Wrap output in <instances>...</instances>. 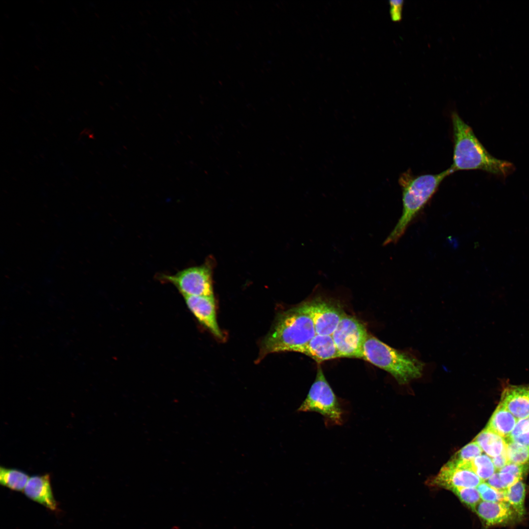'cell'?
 <instances>
[{
    "instance_id": "6da1fadb",
    "label": "cell",
    "mask_w": 529,
    "mask_h": 529,
    "mask_svg": "<svg viewBox=\"0 0 529 529\" xmlns=\"http://www.w3.org/2000/svg\"><path fill=\"white\" fill-rule=\"evenodd\" d=\"M454 149L450 168L459 170H481L506 177L515 170L511 163L492 156L476 136L472 128L456 112L451 114Z\"/></svg>"
},
{
    "instance_id": "7a4b0ae2",
    "label": "cell",
    "mask_w": 529,
    "mask_h": 529,
    "mask_svg": "<svg viewBox=\"0 0 529 529\" xmlns=\"http://www.w3.org/2000/svg\"><path fill=\"white\" fill-rule=\"evenodd\" d=\"M315 335L312 318L303 302L278 314L262 342L259 359L270 353L295 352Z\"/></svg>"
},
{
    "instance_id": "3957f363",
    "label": "cell",
    "mask_w": 529,
    "mask_h": 529,
    "mask_svg": "<svg viewBox=\"0 0 529 529\" xmlns=\"http://www.w3.org/2000/svg\"><path fill=\"white\" fill-rule=\"evenodd\" d=\"M454 172L449 168L436 174L414 175L408 170L401 175L399 182L402 190L403 212L397 224L384 241V245L395 243L401 238L444 179Z\"/></svg>"
},
{
    "instance_id": "277c9868",
    "label": "cell",
    "mask_w": 529,
    "mask_h": 529,
    "mask_svg": "<svg viewBox=\"0 0 529 529\" xmlns=\"http://www.w3.org/2000/svg\"><path fill=\"white\" fill-rule=\"evenodd\" d=\"M362 360L389 373L400 385L420 378L425 363L412 354L394 348L369 334Z\"/></svg>"
},
{
    "instance_id": "5b68a950",
    "label": "cell",
    "mask_w": 529,
    "mask_h": 529,
    "mask_svg": "<svg viewBox=\"0 0 529 529\" xmlns=\"http://www.w3.org/2000/svg\"><path fill=\"white\" fill-rule=\"evenodd\" d=\"M298 412H315L321 414L326 427L341 425L344 410L340 401L319 367L315 379Z\"/></svg>"
},
{
    "instance_id": "8992f818",
    "label": "cell",
    "mask_w": 529,
    "mask_h": 529,
    "mask_svg": "<svg viewBox=\"0 0 529 529\" xmlns=\"http://www.w3.org/2000/svg\"><path fill=\"white\" fill-rule=\"evenodd\" d=\"M158 279L173 285L184 296H213L211 266L206 263L191 267L173 275L160 274Z\"/></svg>"
},
{
    "instance_id": "52a82bcc",
    "label": "cell",
    "mask_w": 529,
    "mask_h": 529,
    "mask_svg": "<svg viewBox=\"0 0 529 529\" xmlns=\"http://www.w3.org/2000/svg\"><path fill=\"white\" fill-rule=\"evenodd\" d=\"M368 335L360 320L345 313L332 337L340 358L362 359L363 346Z\"/></svg>"
},
{
    "instance_id": "ba28073f",
    "label": "cell",
    "mask_w": 529,
    "mask_h": 529,
    "mask_svg": "<svg viewBox=\"0 0 529 529\" xmlns=\"http://www.w3.org/2000/svg\"><path fill=\"white\" fill-rule=\"evenodd\" d=\"M471 461L450 459L429 483L450 490L456 487H477L483 481L473 471Z\"/></svg>"
},
{
    "instance_id": "9c48e42d",
    "label": "cell",
    "mask_w": 529,
    "mask_h": 529,
    "mask_svg": "<svg viewBox=\"0 0 529 529\" xmlns=\"http://www.w3.org/2000/svg\"><path fill=\"white\" fill-rule=\"evenodd\" d=\"M305 303L316 334L332 335L346 313L340 305L330 299L318 297Z\"/></svg>"
},
{
    "instance_id": "30bf717a",
    "label": "cell",
    "mask_w": 529,
    "mask_h": 529,
    "mask_svg": "<svg viewBox=\"0 0 529 529\" xmlns=\"http://www.w3.org/2000/svg\"><path fill=\"white\" fill-rule=\"evenodd\" d=\"M183 297L189 309L198 321L216 337L222 339L223 336L216 320L214 295Z\"/></svg>"
},
{
    "instance_id": "8fae6325",
    "label": "cell",
    "mask_w": 529,
    "mask_h": 529,
    "mask_svg": "<svg viewBox=\"0 0 529 529\" xmlns=\"http://www.w3.org/2000/svg\"><path fill=\"white\" fill-rule=\"evenodd\" d=\"M25 496L30 499L45 506L49 509H57V503L54 499L48 474L33 475L29 478L24 489Z\"/></svg>"
},
{
    "instance_id": "7c38bea8",
    "label": "cell",
    "mask_w": 529,
    "mask_h": 529,
    "mask_svg": "<svg viewBox=\"0 0 529 529\" xmlns=\"http://www.w3.org/2000/svg\"><path fill=\"white\" fill-rule=\"evenodd\" d=\"M474 511L487 526L506 524L517 517L511 506L504 501L491 502L481 501Z\"/></svg>"
},
{
    "instance_id": "4fadbf2b",
    "label": "cell",
    "mask_w": 529,
    "mask_h": 529,
    "mask_svg": "<svg viewBox=\"0 0 529 529\" xmlns=\"http://www.w3.org/2000/svg\"><path fill=\"white\" fill-rule=\"evenodd\" d=\"M295 352L304 354L318 363L340 358L332 335L316 334Z\"/></svg>"
},
{
    "instance_id": "5bb4252c",
    "label": "cell",
    "mask_w": 529,
    "mask_h": 529,
    "mask_svg": "<svg viewBox=\"0 0 529 529\" xmlns=\"http://www.w3.org/2000/svg\"><path fill=\"white\" fill-rule=\"evenodd\" d=\"M500 403L517 419L529 417V385H509L502 393Z\"/></svg>"
},
{
    "instance_id": "9a60e30c",
    "label": "cell",
    "mask_w": 529,
    "mask_h": 529,
    "mask_svg": "<svg viewBox=\"0 0 529 529\" xmlns=\"http://www.w3.org/2000/svg\"><path fill=\"white\" fill-rule=\"evenodd\" d=\"M518 420L500 403L485 428L505 440L509 437Z\"/></svg>"
},
{
    "instance_id": "2e32d148",
    "label": "cell",
    "mask_w": 529,
    "mask_h": 529,
    "mask_svg": "<svg viewBox=\"0 0 529 529\" xmlns=\"http://www.w3.org/2000/svg\"><path fill=\"white\" fill-rule=\"evenodd\" d=\"M474 441L480 446L487 456L494 457L501 454L505 449V440L498 434L484 429L476 437Z\"/></svg>"
},
{
    "instance_id": "e0dca14e",
    "label": "cell",
    "mask_w": 529,
    "mask_h": 529,
    "mask_svg": "<svg viewBox=\"0 0 529 529\" xmlns=\"http://www.w3.org/2000/svg\"><path fill=\"white\" fill-rule=\"evenodd\" d=\"M504 501L507 503L515 512L518 518L525 514V499L526 486L519 481L504 490Z\"/></svg>"
},
{
    "instance_id": "ac0fdd59",
    "label": "cell",
    "mask_w": 529,
    "mask_h": 529,
    "mask_svg": "<svg viewBox=\"0 0 529 529\" xmlns=\"http://www.w3.org/2000/svg\"><path fill=\"white\" fill-rule=\"evenodd\" d=\"M29 478L22 470L2 466L0 467V483L11 490L24 491Z\"/></svg>"
},
{
    "instance_id": "d6986e66",
    "label": "cell",
    "mask_w": 529,
    "mask_h": 529,
    "mask_svg": "<svg viewBox=\"0 0 529 529\" xmlns=\"http://www.w3.org/2000/svg\"><path fill=\"white\" fill-rule=\"evenodd\" d=\"M529 470V465L508 463L499 471L500 478L505 489L521 481Z\"/></svg>"
},
{
    "instance_id": "ffe728a7",
    "label": "cell",
    "mask_w": 529,
    "mask_h": 529,
    "mask_svg": "<svg viewBox=\"0 0 529 529\" xmlns=\"http://www.w3.org/2000/svg\"><path fill=\"white\" fill-rule=\"evenodd\" d=\"M505 442L508 463L529 465V447L512 441Z\"/></svg>"
},
{
    "instance_id": "44dd1931",
    "label": "cell",
    "mask_w": 529,
    "mask_h": 529,
    "mask_svg": "<svg viewBox=\"0 0 529 529\" xmlns=\"http://www.w3.org/2000/svg\"><path fill=\"white\" fill-rule=\"evenodd\" d=\"M471 463L473 471L483 481L490 478L496 471L492 459L487 455L481 454Z\"/></svg>"
},
{
    "instance_id": "7402d4cb",
    "label": "cell",
    "mask_w": 529,
    "mask_h": 529,
    "mask_svg": "<svg viewBox=\"0 0 529 529\" xmlns=\"http://www.w3.org/2000/svg\"><path fill=\"white\" fill-rule=\"evenodd\" d=\"M505 440L529 447V417L518 419L509 437Z\"/></svg>"
},
{
    "instance_id": "603a6c76",
    "label": "cell",
    "mask_w": 529,
    "mask_h": 529,
    "mask_svg": "<svg viewBox=\"0 0 529 529\" xmlns=\"http://www.w3.org/2000/svg\"><path fill=\"white\" fill-rule=\"evenodd\" d=\"M451 491L457 496L462 503L474 511L481 501L480 493L476 487H456Z\"/></svg>"
},
{
    "instance_id": "cb8c5ba5",
    "label": "cell",
    "mask_w": 529,
    "mask_h": 529,
    "mask_svg": "<svg viewBox=\"0 0 529 529\" xmlns=\"http://www.w3.org/2000/svg\"><path fill=\"white\" fill-rule=\"evenodd\" d=\"M482 452L479 445L473 440L457 451L451 459L458 462L471 461L481 455Z\"/></svg>"
},
{
    "instance_id": "d4e9b609",
    "label": "cell",
    "mask_w": 529,
    "mask_h": 529,
    "mask_svg": "<svg viewBox=\"0 0 529 529\" xmlns=\"http://www.w3.org/2000/svg\"><path fill=\"white\" fill-rule=\"evenodd\" d=\"M476 488L482 501L491 502L504 501V491H499L492 487L484 481Z\"/></svg>"
},
{
    "instance_id": "484cf974",
    "label": "cell",
    "mask_w": 529,
    "mask_h": 529,
    "mask_svg": "<svg viewBox=\"0 0 529 529\" xmlns=\"http://www.w3.org/2000/svg\"><path fill=\"white\" fill-rule=\"evenodd\" d=\"M403 2L402 0L389 1L390 15L392 21L397 22L401 20Z\"/></svg>"
},
{
    "instance_id": "4316f807",
    "label": "cell",
    "mask_w": 529,
    "mask_h": 529,
    "mask_svg": "<svg viewBox=\"0 0 529 529\" xmlns=\"http://www.w3.org/2000/svg\"><path fill=\"white\" fill-rule=\"evenodd\" d=\"M492 461L496 471H499L508 463L506 449L500 455L493 458Z\"/></svg>"
},
{
    "instance_id": "83f0119b",
    "label": "cell",
    "mask_w": 529,
    "mask_h": 529,
    "mask_svg": "<svg viewBox=\"0 0 529 529\" xmlns=\"http://www.w3.org/2000/svg\"><path fill=\"white\" fill-rule=\"evenodd\" d=\"M492 487L499 490L504 491L505 488L500 478L499 473H495L486 482Z\"/></svg>"
}]
</instances>
